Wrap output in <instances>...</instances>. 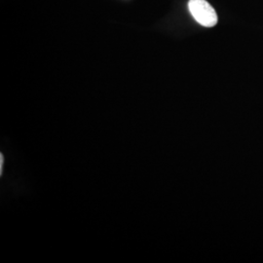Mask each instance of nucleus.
Here are the masks:
<instances>
[{"label":"nucleus","instance_id":"nucleus-1","mask_svg":"<svg viewBox=\"0 0 263 263\" xmlns=\"http://www.w3.org/2000/svg\"><path fill=\"white\" fill-rule=\"evenodd\" d=\"M188 8L193 18L201 26L212 28L217 24L216 10L207 0H189Z\"/></svg>","mask_w":263,"mask_h":263}]
</instances>
